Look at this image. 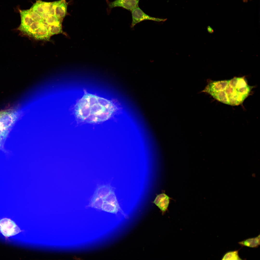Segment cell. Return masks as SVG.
<instances>
[{
	"instance_id": "cell-18",
	"label": "cell",
	"mask_w": 260,
	"mask_h": 260,
	"mask_svg": "<svg viewBox=\"0 0 260 260\" xmlns=\"http://www.w3.org/2000/svg\"><path fill=\"white\" fill-rule=\"evenodd\" d=\"M6 138L1 136H0V149L3 148L4 141Z\"/></svg>"
},
{
	"instance_id": "cell-4",
	"label": "cell",
	"mask_w": 260,
	"mask_h": 260,
	"mask_svg": "<svg viewBox=\"0 0 260 260\" xmlns=\"http://www.w3.org/2000/svg\"><path fill=\"white\" fill-rule=\"evenodd\" d=\"M132 21L131 27L133 28L136 24L145 20H150L157 22H164L167 19L155 18L152 17L145 13L138 6L131 11Z\"/></svg>"
},
{
	"instance_id": "cell-8",
	"label": "cell",
	"mask_w": 260,
	"mask_h": 260,
	"mask_svg": "<svg viewBox=\"0 0 260 260\" xmlns=\"http://www.w3.org/2000/svg\"><path fill=\"white\" fill-rule=\"evenodd\" d=\"M51 2H48L38 0L34 3L30 9L39 14L40 15L43 13L49 15V8Z\"/></svg>"
},
{
	"instance_id": "cell-5",
	"label": "cell",
	"mask_w": 260,
	"mask_h": 260,
	"mask_svg": "<svg viewBox=\"0 0 260 260\" xmlns=\"http://www.w3.org/2000/svg\"><path fill=\"white\" fill-rule=\"evenodd\" d=\"M0 230L2 234L7 237L15 235L21 231L14 222L7 218L0 220Z\"/></svg>"
},
{
	"instance_id": "cell-11",
	"label": "cell",
	"mask_w": 260,
	"mask_h": 260,
	"mask_svg": "<svg viewBox=\"0 0 260 260\" xmlns=\"http://www.w3.org/2000/svg\"><path fill=\"white\" fill-rule=\"evenodd\" d=\"M260 234L254 238H250L239 242L241 247L246 246L252 248H257L260 245Z\"/></svg>"
},
{
	"instance_id": "cell-6",
	"label": "cell",
	"mask_w": 260,
	"mask_h": 260,
	"mask_svg": "<svg viewBox=\"0 0 260 260\" xmlns=\"http://www.w3.org/2000/svg\"><path fill=\"white\" fill-rule=\"evenodd\" d=\"M106 0L108 10L115 7H121L131 11L138 6L139 0H115L111 2Z\"/></svg>"
},
{
	"instance_id": "cell-2",
	"label": "cell",
	"mask_w": 260,
	"mask_h": 260,
	"mask_svg": "<svg viewBox=\"0 0 260 260\" xmlns=\"http://www.w3.org/2000/svg\"><path fill=\"white\" fill-rule=\"evenodd\" d=\"M118 108L110 100L86 93L76 104L74 114L80 122L96 124L108 120Z\"/></svg>"
},
{
	"instance_id": "cell-9",
	"label": "cell",
	"mask_w": 260,
	"mask_h": 260,
	"mask_svg": "<svg viewBox=\"0 0 260 260\" xmlns=\"http://www.w3.org/2000/svg\"><path fill=\"white\" fill-rule=\"evenodd\" d=\"M113 190V188L110 184L99 185L96 188L93 195L104 199Z\"/></svg>"
},
{
	"instance_id": "cell-10",
	"label": "cell",
	"mask_w": 260,
	"mask_h": 260,
	"mask_svg": "<svg viewBox=\"0 0 260 260\" xmlns=\"http://www.w3.org/2000/svg\"><path fill=\"white\" fill-rule=\"evenodd\" d=\"M68 3L66 0H61L57 5L55 11V15L62 21L67 14V8Z\"/></svg>"
},
{
	"instance_id": "cell-20",
	"label": "cell",
	"mask_w": 260,
	"mask_h": 260,
	"mask_svg": "<svg viewBox=\"0 0 260 260\" xmlns=\"http://www.w3.org/2000/svg\"><path fill=\"white\" fill-rule=\"evenodd\" d=\"M249 0H242L243 2L244 3L247 2Z\"/></svg>"
},
{
	"instance_id": "cell-12",
	"label": "cell",
	"mask_w": 260,
	"mask_h": 260,
	"mask_svg": "<svg viewBox=\"0 0 260 260\" xmlns=\"http://www.w3.org/2000/svg\"><path fill=\"white\" fill-rule=\"evenodd\" d=\"M90 200L88 206L98 209H101L104 202L103 198L93 194Z\"/></svg>"
},
{
	"instance_id": "cell-15",
	"label": "cell",
	"mask_w": 260,
	"mask_h": 260,
	"mask_svg": "<svg viewBox=\"0 0 260 260\" xmlns=\"http://www.w3.org/2000/svg\"><path fill=\"white\" fill-rule=\"evenodd\" d=\"M104 202L119 205L114 190L103 199Z\"/></svg>"
},
{
	"instance_id": "cell-7",
	"label": "cell",
	"mask_w": 260,
	"mask_h": 260,
	"mask_svg": "<svg viewBox=\"0 0 260 260\" xmlns=\"http://www.w3.org/2000/svg\"><path fill=\"white\" fill-rule=\"evenodd\" d=\"M170 197L165 193H162L157 195L154 203L157 206L163 214L167 210L169 203Z\"/></svg>"
},
{
	"instance_id": "cell-17",
	"label": "cell",
	"mask_w": 260,
	"mask_h": 260,
	"mask_svg": "<svg viewBox=\"0 0 260 260\" xmlns=\"http://www.w3.org/2000/svg\"><path fill=\"white\" fill-rule=\"evenodd\" d=\"M8 134V133L4 131L0 126V136L6 138Z\"/></svg>"
},
{
	"instance_id": "cell-13",
	"label": "cell",
	"mask_w": 260,
	"mask_h": 260,
	"mask_svg": "<svg viewBox=\"0 0 260 260\" xmlns=\"http://www.w3.org/2000/svg\"><path fill=\"white\" fill-rule=\"evenodd\" d=\"M101 209L104 211L114 214H116L121 210L119 205L104 202Z\"/></svg>"
},
{
	"instance_id": "cell-1",
	"label": "cell",
	"mask_w": 260,
	"mask_h": 260,
	"mask_svg": "<svg viewBox=\"0 0 260 260\" xmlns=\"http://www.w3.org/2000/svg\"><path fill=\"white\" fill-rule=\"evenodd\" d=\"M253 87L248 84L244 77H234L228 80H208L201 92L209 94L224 104L236 106L242 103Z\"/></svg>"
},
{
	"instance_id": "cell-19",
	"label": "cell",
	"mask_w": 260,
	"mask_h": 260,
	"mask_svg": "<svg viewBox=\"0 0 260 260\" xmlns=\"http://www.w3.org/2000/svg\"><path fill=\"white\" fill-rule=\"evenodd\" d=\"M207 30L208 32L210 33H213L214 32L213 29L210 26H208L207 27Z\"/></svg>"
},
{
	"instance_id": "cell-14",
	"label": "cell",
	"mask_w": 260,
	"mask_h": 260,
	"mask_svg": "<svg viewBox=\"0 0 260 260\" xmlns=\"http://www.w3.org/2000/svg\"><path fill=\"white\" fill-rule=\"evenodd\" d=\"M239 250L228 252L223 255L222 260H242L238 254Z\"/></svg>"
},
{
	"instance_id": "cell-16",
	"label": "cell",
	"mask_w": 260,
	"mask_h": 260,
	"mask_svg": "<svg viewBox=\"0 0 260 260\" xmlns=\"http://www.w3.org/2000/svg\"><path fill=\"white\" fill-rule=\"evenodd\" d=\"M29 10L31 17L34 21L43 22L46 23L45 20L39 14L30 9Z\"/></svg>"
},
{
	"instance_id": "cell-3",
	"label": "cell",
	"mask_w": 260,
	"mask_h": 260,
	"mask_svg": "<svg viewBox=\"0 0 260 260\" xmlns=\"http://www.w3.org/2000/svg\"><path fill=\"white\" fill-rule=\"evenodd\" d=\"M18 114L11 111L0 112V126L5 131L9 132L17 121Z\"/></svg>"
}]
</instances>
